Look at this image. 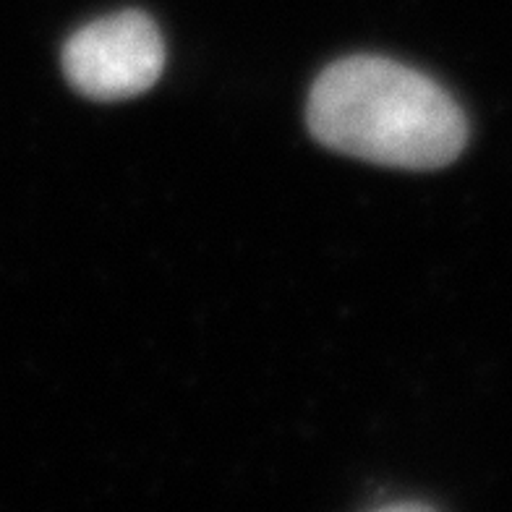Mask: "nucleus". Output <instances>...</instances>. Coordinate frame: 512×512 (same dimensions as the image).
<instances>
[{
  "label": "nucleus",
  "instance_id": "obj_1",
  "mask_svg": "<svg viewBox=\"0 0 512 512\" xmlns=\"http://www.w3.org/2000/svg\"><path fill=\"white\" fill-rule=\"evenodd\" d=\"M327 149L403 170H439L468 142V121L445 87L390 58L351 55L322 71L306 105Z\"/></svg>",
  "mask_w": 512,
  "mask_h": 512
},
{
  "label": "nucleus",
  "instance_id": "obj_2",
  "mask_svg": "<svg viewBox=\"0 0 512 512\" xmlns=\"http://www.w3.org/2000/svg\"><path fill=\"white\" fill-rule=\"evenodd\" d=\"M165 68V42L157 24L142 11L97 19L63 48V74L68 84L100 102H118L144 95Z\"/></svg>",
  "mask_w": 512,
  "mask_h": 512
}]
</instances>
